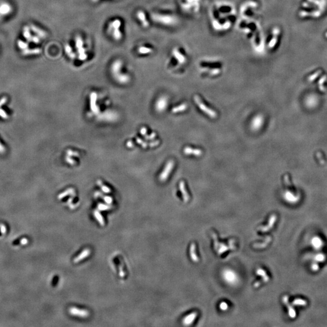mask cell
Masks as SVG:
<instances>
[{
    "instance_id": "7a4b0ae2",
    "label": "cell",
    "mask_w": 327,
    "mask_h": 327,
    "mask_svg": "<svg viewBox=\"0 0 327 327\" xmlns=\"http://www.w3.org/2000/svg\"><path fill=\"white\" fill-rule=\"evenodd\" d=\"M234 8L229 4H219L213 7L211 23L217 30H226L230 28L235 17Z\"/></svg>"
},
{
    "instance_id": "e0dca14e",
    "label": "cell",
    "mask_w": 327,
    "mask_h": 327,
    "mask_svg": "<svg viewBox=\"0 0 327 327\" xmlns=\"http://www.w3.org/2000/svg\"><path fill=\"white\" fill-rule=\"evenodd\" d=\"M276 220H277V216L275 214H273L272 215H271L269 220H268V223L267 225H266L265 226H262V227H260L258 228V230L261 231V232H266V231H268L270 229H271L273 226H274V224H275V222H276Z\"/></svg>"
},
{
    "instance_id": "74e56055",
    "label": "cell",
    "mask_w": 327,
    "mask_h": 327,
    "mask_svg": "<svg viewBox=\"0 0 327 327\" xmlns=\"http://www.w3.org/2000/svg\"><path fill=\"white\" fill-rule=\"evenodd\" d=\"M103 199H104V201H105L107 204H111L113 202V199H112L111 197H110V196H104V197H103Z\"/></svg>"
},
{
    "instance_id": "484cf974",
    "label": "cell",
    "mask_w": 327,
    "mask_h": 327,
    "mask_svg": "<svg viewBox=\"0 0 327 327\" xmlns=\"http://www.w3.org/2000/svg\"><path fill=\"white\" fill-rule=\"evenodd\" d=\"M256 274L261 276L262 277V282H267L269 281L270 278L267 275L266 271L263 269H262L261 268H258L256 270Z\"/></svg>"
},
{
    "instance_id": "7402d4cb",
    "label": "cell",
    "mask_w": 327,
    "mask_h": 327,
    "mask_svg": "<svg viewBox=\"0 0 327 327\" xmlns=\"http://www.w3.org/2000/svg\"><path fill=\"white\" fill-rule=\"evenodd\" d=\"M90 253H91V251H90V250L89 249H84L82 252H81V253L78 256H77L73 259V262L74 263H78L79 262L82 261L85 258H86L88 256H89Z\"/></svg>"
},
{
    "instance_id": "cb8c5ba5",
    "label": "cell",
    "mask_w": 327,
    "mask_h": 327,
    "mask_svg": "<svg viewBox=\"0 0 327 327\" xmlns=\"http://www.w3.org/2000/svg\"><path fill=\"white\" fill-rule=\"evenodd\" d=\"M224 276L225 279L228 282L232 283V282H235L236 280V275L235 274V273H234L231 271H229V270L225 271L224 272Z\"/></svg>"
},
{
    "instance_id": "f1b7e54d",
    "label": "cell",
    "mask_w": 327,
    "mask_h": 327,
    "mask_svg": "<svg viewBox=\"0 0 327 327\" xmlns=\"http://www.w3.org/2000/svg\"><path fill=\"white\" fill-rule=\"evenodd\" d=\"M93 214L98 223L101 225V226H104L105 225V221L104 217H103L100 212L98 210H95L93 212Z\"/></svg>"
},
{
    "instance_id": "8fae6325",
    "label": "cell",
    "mask_w": 327,
    "mask_h": 327,
    "mask_svg": "<svg viewBox=\"0 0 327 327\" xmlns=\"http://www.w3.org/2000/svg\"><path fill=\"white\" fill-rule=\"evenodd\" d=\"M211 236L213 238L214 241V249L216 251L218 255H221L222 254L224 253L228 250H234L236 249V246L235 245V241L233 239H231L229 242V246L226 245L224 244L220 243L218 240L216 235L214 232H211Z\"/></svg>"
},
{
    "instance_id": "9a60e30c",
    "label": "cell",
    "mask_w": 327,
    "mask_h": 327,
    "mask_svg": "<svg viewBox=\"0 0 327 327\" xmlns=\"http://www.w3.org/2000/svg\"><path fill=\"white\" fill-rule=\"evenodd\" d=\"M69 313L71 315L78 316L82 318H85L89 316L90 313L88 310L84 309H79L76 307H71L69 309Z\"/></svg>"
},
{
    "instance_id": "603a6c76",
    "label": "cell",
    "mask_w": 327,
    "mask_h": 327,
    "mask_svg": "<svg viewBox=\"0 0 327 327\" xmlns=\"http://www.w3.org/2000/svg\"><path fill=\"white\" fill-rule=\"evenodd\" d=\"M179 190H180V191H181V192L182 193L184 201L185 202H187L190 200V195H189V193H188V192H187V191L186 190L185 183L184 181H181L180 183H179Z\"/></svg>"
},
{
    "instance_id": "44dd1931",
    "label": "cell",
    "mask_w": 327,
    "mask_h": 327,
    "mask_svg": "<svg viewBox=\"0 0 327 327\" xmlns=\"http://www.w3.org/2000/svg\"><path fill=\"white\" fill-rule=\"evenodd\" d=\"M184 153L187 155H194L196 156H200L202 155V151L200 149L192 148L190 147H185Z\"/></svg>"
},
{
    "instance_id": "7c38bea8",
    "label": "cell",
    "mask_w": 327,
    "mask_h": 327,
    "mask_svg": "<svg viewBox=\"0 0 327 327\" xmlns=\"http://www.w3.org/2000/svg\"><path fill=\"white\" fill-rule=\"evenodd\" d=\"M280 33V32L279 27H275L271 30L266 43V46L268 50L271 51L273 50L277 47Z\"/></svg>"
},
{
    "instance_id": "ab89813d",
    "label": "cell",
    "mask_w": 327,
    "mask_h": 327,
    "mask_svg": "<svg viewBox=\"0 0 327 327\" xmlns=\"http://www.w3.org/2000/svg\"><path fill=\"white\" fill-rule=\"evenodd\" d=\"M66 161L71 165H74L75 164V161L73 160V159H71L70 157H66Z\"/></svg>"
},
{
    "instance_id": "d590c367",
    "label": "cell",
    "mask_w": 327,
    "mask_h": 327,
    "mask_svg": "<svg viewBox=\"0 0 327 327\" xmlns=\"http://www.w3.org/2000/svg\"><path fill=\"white\" fill-rule=\"evenodd\" d=\"M293 304L294 305H304L306 304V302L302 299H296L293 301Z\"/></svg>"
},
{
    "instance_id": "f6af8a7d",
    "label": "cell",
    "mask_w": 327,
    "mask_h": 327,
    "mask_svg": "<svg viewBox=\"0 0 327 327\" xmlns=\"http://www.w3.org/2000/svg\"><path fill=\"white\" fill-rule=\"evenodd\" d=\"M127 146L128 147H132L133 146L132 142H131V141H128L127 143Z\"/></svg>"
},
{
    "instance_id": "ee69618b",
    "label": "cell",
    "mask_w": 327,
    "mask_h": 327,
    "mask_svg": "<svg viewBox=\"0 0 327 327\" xmlns=\"http://www.w3.org/2000/svg\"><path fill=\"white\" fill-rule=\"evenodd\" d=\"M141 133L142 135L143 136H145L147 133V129L145 127H142L141 129Z\"/></svg>"
},
{
    "instance_id": "60d3db41",
    "label": "cell",
    "mask_w": 327,
    "mask_h": 327,
    "mask_svg": "<svg viewBox=\"0 0 327 327\" xmlns=\"http://www.w3.org/2000/svg\"><path fill=\"white\" fill-rule=\"evenodd\" d=\"M136 141H137V143H138V144H141V145L142 146V147H144V148H145V147H147V144H146V143H145V142H143V141H142L141 139H140L137 138V139H136Z\"/></svg>"
},
{
    "instance_id": "bcb514c9",
    "label": "cell",
    "mask_w": 327,
    "mask_h": 327,
    "mask_svg": "<svg viewBox=\"0 0 327 327\" xmlns=\"http://www.w3.org/2000/svg\"><path fill=\"white\" fill-rule=\"evenodd\" d=\"M2 236V232H1V228H0V236Z\"/></svg>"
},
{
    "instance_id": "8d00e7d4",
    "label": "cell",
    "mask_w": 327,
    "mask_h": 327,
    "mask_svg": "<svg viewBox=\"0 0 327 327\" xmlns=\"http://www.w3.org/2000/svg\"><path fill=\"white\" fill-rule=\"evenodd\" d=\"M219 307H220L221 310H223V311H226V310H228V304H227L226 302H221V304H220Z\"/></svg>"
},
{
    "instance_id": "7bdbcfd3",
    "label": "cell",
    "mask_w": 327,
    "mask_h": 327,
    "mask_svg": "<svg viewBox=\"0 0 327 327\" xmlns=\"http://www.w3.org/2000/svg\"><path fill=\"white\" fill-rule=\"evenodd\" d=\"M155 136H156V134H155V133H151L150 135H149V136H146V139H148V140H150V139H153Z\"/></svg>"
},
{
    "instance_id": "ffe728a7",
    "label": "cell",
    "mask_w": 327,
    "mask_h": 327,
    "mask_svg": "<svg viewBox=\"0 0 327 327\" xmlns=\"http://www.w3.org/2000/svg\"><path fill=\"white\" fill-rule=\"evenodd\" d=\"M197 315H198L197 312L195 311V312H192L191 314L186 316L183 320V322L184 325H187V326L192 325L195 321V320L196 319Z\"/></svg>"
},
{
    "instance_id": "5bb4252c",
    "label": "cell",
    "mask_w": 327,
    "mask_h": 327,
    "mask_svg": "<svg viewBox=\"0 0 327 327\" xmlns=\"http://www.w3.org/2000/svg\"><path fill=\"white\" fill-rule=\"evenodd\" d=\"M174 165H175V162L173 160H170L168 161L166 165L165 166L164 169L163 170V171L162 172L161 174L159 176V180L161 181L164 182L167 179L169 175L170 174L172 170L173 169Z\"/></svg>"
},
{
    "instance_id": "3957f363",
    "label": "cell",
    "mask_w": 327,
    "mask_h": 327,
    "mask_svg": "<svg viewBox=\"0 0 327 327\" xmlns=\"http://www.w3.org/2000/svg\"><path fill=\"white\" fill-rule=\"evenodd\" d=\"M126 21L120 16L109 18L105 24L104 30L107 37L113 42H122L126 37Z\"/></svg>"
},
{
    "instance_id": "5b68a950",
    "label": "cell",
    "mask_w": 327,
    "mask_h": 327,
    "mask_svg": "<svg viewBox=\"0 0 327 327\" xmlns=\"http://www.w3.org/2000/svg\"><path fill=\"white\" fill-rule=\"evenodd\" d=\"M152 24L163 27H173L178 23L177 16L173 12L165 10H155L150 13Z\"/></svg>"
},
{
    "instance_id": "8992f818",
    "label": "cell",
    "mask_w": 327,
    "mask_h": 327,
    "mask_svg": "<svg viewBox=\"0 0 327 327\" xmlns=\"http://www.w3.org/2000/svg\"><path fill=\"white\" fill-rule=\"evenodd\" d=\"M189 57L186 49L181 46H175L170 51L167 60V65L171 69L177 70L186 65Z\"/></svg>"
},
{
    "instance_id": "2e32d148",
    "label": "cell",
    "mask_w": 327,
    "mask_h": 327,
    "mask_svg": "<svg viewBox=\"0 0 327 327\" xmlns=\"http://www.w3.org/2000/svg\"><path fill=\"white\" fill-rule=\"evenodd\" d=\"M263 121H264V119H263V117L261 115H257L256 116L252 122V129H253V130L257 131L259 130L263 126Z\"/></svg>"
},
{
    "instance_id": "836d02e7",
    "label": "cell",
    "mask_w": 327,
    "mask_h": 327,
    "mask_svg": "<svg viewBox=\"0 0 327 327\" xmlns=\"http://www.w3.org/2000/svg\"><path fill=\"white\" fill-rule=\"evenodd\" d=\"M98 208L99 210L104 211V210H107L111 209L112 207H111V205H106V204H99L98 205Z\"/></svg>"
},
{
    "instance_id": "4dcf8cb0",
    "label": "cell",
    "mask_w": 327,
    "mask_h": 327,
    "mask_svg": "<svg viewBox=\"0 0 327 327\" xmlns=\"http://www.w3.org/2000/svg\"><path fill=\"white\" fill-rule=\"evenodd\" d=\"M284 197L285 200H288V202H296L297 200V198L294 196L291 193L289 192L288 191H287L284 193Z\"/></svg>"
},
{
    "instance_id": "1f68e13d",
    "label": "cell",
    "mask_w": 327,
    "mask_h": 327,
    "mask_svg": "<svg viewBox=\"0 0 327 327\" xmlns=\"http://www.w3.org/2000/svg\"><path fill=\"white\" fill-rule=\"evenodd\" d=\"M97 184L100 186L101 190H102L104 193H110V189L109 187H107V186H104V185L103 184V183H102L101 181L98 180V181H97Z\"/></svg>"
},
{
    "instance_id": "4fadbf2b",
    "label": "cell",
    "mask_w": 327,
    "mask_h": 327,
    "mask_svg": "<svg viewBox=\"0 0 327 327\" xmlns=\"http://www.w3.org/2000/svg\"><path fill=\"white\" fill-rule=\"evenodd\" d=\"M194 101L196 103L197 106L200 108V109L202 112H204L206 115H207L208 116H209L211 118H215L217 117V115L216 112L214 110H213L210 109L209 107H207L205 105V104L202 101V99H200V98L198 95H195Z\"/></svg>"
},
{
    "instance_id": "f546056e",
    "label": "cell",
    "mask_w": 327,
    "mask_h": 327,
    "mask_svg": "<svg viewBox=\"0 0 327 327\" xmlns=\"http://www.w3.org/2000/svg\"><path fill=\"white\" fill-rule=\"evenodd\" d=\"M188 107V106L187 104L184 103V104H182L180 106H178L176 107H174L172 109V112L173 113H179V112H183V111H185Z\"/></svg>"
},
{
    "instance_id": "ba28073f",
    "label": "cell",
    "mask_w": 327,
    "mask_h": 327,
    "mask_svg": "<svg viewBox=\"0 0 327 327\" xmlns=\"http://www.w3.org/2000/svg\"><path fill=\"white\" fill-rule=\"evenodd\" d=\"M134 18L137 24L143 29H148L152 24L150 13L144 9H137L134 13Z\"/></svg>"
},
{
    "instance_id": "9c48e42d",
    "label": "cell",
    "mask_w": 327,
    "mask_h": 327,
    "mask_svg": "<svg viewBox=\"0 0 327 327\" xmlns=\"http://www.w3.org/2000/svg\"><path fill=\"white\" fill-rule=\"evenodd\" d=\"M201 0H178L181 9L185 13L194 14L199 10Z\"/></svg>"
},
{
    "instance_id": "f35d334b",
    "label": "cell",
    "mask_w": 327,
    "mask_h": 327,
    "mask_svg": "<svg viewBox=\"0 0 327 327\" xmlns=\"http://www.w3.org/2000/svg\"><path fill=\"white\" fill-rule=\"evenodd\" d=\"M67 155H68V156H79V153H78V152L73 151H72V150H67Z\"/></svg>"
},
{
    "instance_id": "e575fe53",
    "label": "cell",
    "mask_w": 327,
    "mask_h": 327,
    "mask_svg": "<svg viewBox=\"0 0 327 327\" xmlns=\"http://www.w3.org/2000/svg\"><path fill=\"white\" fill-rule=\"evenodd\" d=\"M93 4H99L104 2H116L120 0H89Z\"/></svg>"
},
{
    "instance_id": "6da1fadb",
    "label": "cell",
    "mask_w": 327,
    "mask_h": 327,
    "mask_svg": "<svg viewBox=\"0 0 327 327\" xmlns=\"http://www.w3.org/2000/svg\"><path fill=\"white\" fill-rule=\"evenodd\" d=\"M64 50L67 57L71 61L79 64L85 63L90 61L92 57L91 44L82 33L76 34L71 43L65 44Z\"/></svg>"
},
{
    "instance_id": "4316f807",
    "label": "cell",
    "mask_w": 327,
    "mask_h": 327,
    "mask_svg": "<svg viewBox=\"0 0 327 327\" xmlns=\"http://www.w3.org/2000/svg\"><path fill=\"white\" fill-rule=\"evenodd\" d=\"M283 302H284V304L285 305H287V307H288V313H289V315L290 317H291L292 318H294L296 316V313H295V311L294 310V309L291 307V306H290L288 304V296H284L283 297Z\"/></svg>"
},
{
    "instance_id": "83f0119b",
    "label": "cell",
    "mask_w": 327,
    "mask_h": 327,
    "mask_svg": "<svg viewBox=\"0 0 327 327\" xmlns=\"http://www.w3.org/2000/svg\"><path fill=\"white\" fill-rule=\"evenodd\" d=\"M271 237L270 236H268L265 238L264 242L263 243H257V244H255L253 245V247L255 248V249H263L265 247H266L268 244L271 242Z\"/></svg>"
},
{
    "instance_id": "d6a6232c",
    "label": "cell",
    "mask_w": 327,
    "mask_h": 327,
    "mask_svg": "<svg viewBox=\"0 0 327 327\" xmlns=\"http://www.w3.org/2000/svg\"><path fill=\"white\" fill-rule=\"evenodd\" d=\"M73 193H75L74 190L73 189H69L67 190L64 193L60 194L58 196V198L59 199H62L63 197H65V196H67V195H71V194H73Z\"/></svg>"
},
{
    "instance_id": "ac0fdd59",
    "label": "cell",
    "mask_w": 327,
    "mask_h": 327,
    "mask_svg": "<svg viewBox=\"0 0 327 327\" xmlns=\"http://www.w3.org/2000/svg\"><path fill=\"white\" fill-rule=\"evenodd\" d=\"M168 104V100L165 96H162L156 103V109L159 112H162L165 110Z\"/></svg>"
},
{
    "instance_id": "d4e9b609",
    "label": "cell",
    "mask_w": 327,
    "mask_h": 327,
    "mask_svg": "<svg viewBox=\"0 0 327 327\" xmlns=\"http://www.w3.org/2000/svg\"><path fill=\"white\" fill-rule=\"evenodd\" d=\"M190 254L192 260L194 262H198L199 261V258L197 256L196 253V245L195 243H192L190 249Z\"/></svg>"
},
{
    "instance_id": "30bf717a",
    "label": "cell",
    "mask_w": 327,
    "mask_h": 327,
    "mask_svg": "<svg viewBox=\"0 0 327 327\" xmlns=\"http://www.w3.org/2000/svg\"><path fill=\"white\" fill-rule=\"evenodd\" d=\"M200 64V70L201 72L208 74L210 76L217 75L221 73V63L216 61V63L211 67V60H203Z\"/></svg>"
},
{
    "instance_id": "b9f144b4",
    "label": "cell",
    "mask_w": 327,
    "mask_h": 327,
    "mask_svg": "<svg viewBox=\"0 0 327 327\" xmlns=\"http://www.w3.org/2000/svg\"><path fill=\"white\" fill-rule=\"evenodd\" d=\"M19 243H21V239H17L13 242L12 244L13 245H18Z\"/></svg>"
},
{
    "instance_id": "d6986e66",
    "label": "cell",
    "mask_w": 327,
    "mask_h": 327,
    "mask_svg": "<svg viewBox=\"0 0 327 327\" xmlns=\"http://www.w3.org/2000/svg\"><path fill=\"white\" fill-rule=\"evenodd\" d=\"M97 95L95 92H92L90 95V108L92 112L95 114H98L99 112L98 107L96 105Z\"/></svg>"
},
{
    "instance_id": "277c9868",
    "label": "cell",
    "mask_w": 327,
    "mask_h": 327,
    "mask_svg": "<svg viewBox=\"0 0 327 327\" xmlns=\"http://www.w3.org/2000/svg\"><path fill=\"white\" fill-rule=\"evenodd\" d=\"M127 70L125 60L121 58H115L110 63V75L114 80L120 84L126 85L130 82L131 76Z\"/></svg>"
},
{
    "instance_id": "52a82bcc",
    "label": "cell",
    "mask_w": 327,
    "mask_h": 327,
    "mask_svg": "<svg viewBox=\"0 0 327 327\" xmlns=\"http://www.w3.org/2000/svg\"><path fill=\"white\" fill-rule=\"evenodd\" d=\"M135 54L141 58L150 57L155 54L156 47L155 45L148 41H141L134 47Z\"/></svg>"
}]
</instances>
